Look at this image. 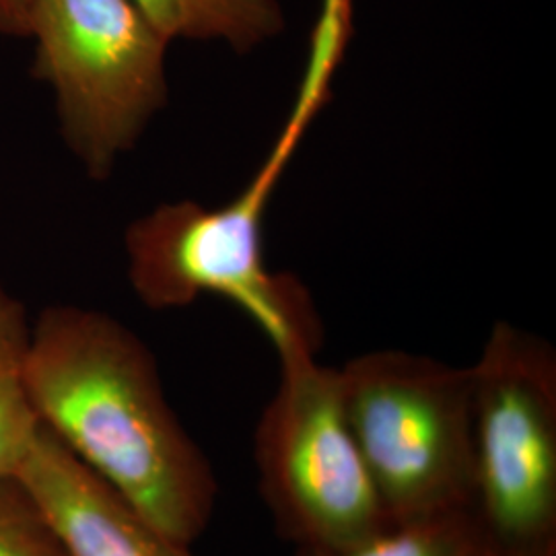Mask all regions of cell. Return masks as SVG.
<instances>
[{
  "mask_svg": "<svg viewBox=\"0 0 556 556\" xmlns=\"http://www.w3.org/2000/svg\"><path fill=\"white\" fill-rule=\"evenodd\" d=\"M27 388L41 425L151 523L190 546L206 532L219 480L130 328L98 309L46 307L31 324Z\"/></svg>",
  "mask_w": 556,
  "mask_h": 556,
  "instance_id": "cell-1",
  "label": "cell"
},
{
  "mask_svg": "<svg viewBox=\"0 0 556 556\" xmlns=\"http://www.w3.org/2000/svg\"><path fill=\"white\" fill-rule=\"evenodd\" d=\"M351 27V0H321L295 105L236 199L217 208L190 200L161 204L128 227V280L149 309L188 307L202 295L227 299L270 340L278 361L318 357V309L298 278L266 266L262 236L277 184L330 96Z\"/></svg>",
  "mask_w": 556,
  "mask_h": 556,
  "instance_id": "cell-2",
  "label": "cell"
},
{
  "mask_svg": "<svg viewBox=\"0 0 556 556\" xmlns=\"http://www.w3.org/2000/svg\"><path fill=\"white\" fill-rule=\"evenodd\" d=\"M338 374L344 415L390 521L475 507L468 367L374 351Z\"/></svg>",
  "mask_w": 556,
  "mask_h": 556,
  "instance_id": "cell-3",
  "label": "cell"
},
{
  "mask_svg": "<svg viewBox=\"0 0 556 556\" xmlns=\"http://www.w3.org/2000/svg\"><path fill=\"white\" fill-rule=\"evenodd\" d=\"M27 38L66 147L89 178H108L167 103L169 40L135 0H36Z\"/></svg>",
  "mask_w": 556,
  "mask_h": 556,
  "instance_id": "cell-4",
  "label": "cell"
},
{
  "mask_svg": "<svg viewBox=\"0 0 556 556\" xmlns=\"http://www.w3.org/2000/svg\"><path fill=\"white\" fill-rule=\"evenodd\" d=\"M470 369L475 509L498 556L556 555V355L497 321Z\"/></svg>",
  "mask_w": 556,
  "mask_h": 556,
  "instance_id": "cell-5",
  "label": "cell"
},
{
  "mask_svg": "<svg viewBox=\"0 0 556 556\" xmlns=\"http://www.w3.org/2000/svg\"><path fill=\"white\" fill-rule=\"evenodd\" d=\"M254 462L277 530L298 548H344L392 523L344 415L340 374L318 357L280 363Z\"/></svg>",
  "mask_w": 556,
  "mask_h": 556,
  "instance_id": "cell-6",
  "label": "cell"
},
{
  "mask_svg": "<svg viewBox=\"0 0 556 556\" xmlns=\"http://www.w3.org/2000/svg\"><path fill=\"white\" fill-rule=\"evenodd\" d=\"M17 477L40 501L71 556H197L73 456L43 425Z\"/></svg>",
  "mask_w": 556,
  "mask_h": 556,
  "instance_id": "cell-7",
  "label": "cell"
},
{
  "mask_svg": "<svg viewBox=\"0 0 556 556\" xmlns=\"http://www.w3.org/2000/svg\"><path fill=\"white\" fill-rule=\"evenodd\" d=\"M169 41H225L250 52L285 29L278 0H135Z\"/></svg>",
  "mask_w": 556,
  "mask_h": 556,
  "instance_id": "cell-8",
  "label": "cell"
},
{
  "mask_svg": "<svg viewBox=\"0 0 556 556\" xmlns=\"http://www.w3.org/2000/svg\"><path fill=\"white\" fill-rule=\"evenodd\" d=\"M29 337L25 305L0 287V477L17 475L41 427L27 388Z\"/></svg>",
  "mask_w": 556,
  "mask_h": 556,
  "instance_id": "cell-9",
  "label": "cell"
},
{
  "mask_svg": "<svg viewBox=\"0 0 556 556\" xmlns=\"http://www.w3.org/2000/svg\"><path fill=\"white\" fill-rule=\"evenodd\" d=\"M298 556H498L475 507L392 521L376 534L332 551L298 548Z\"/></svg>",
  "mask_w": 556,
  "mask_h": 556,
  "instance_id": "cell-10",
  "label": "cell"
},
{
  "mask_svg": "<svg viewBox=\"0 0 556 556\" xmlns=\"http://www.w3.org/2000/svg\"><path fill=\"white\" fill-rule=\"evenodd\" d=\"M0 556H71L40 501L17 475L0 477Z\"/></svg>",
  "mask_w": 556,
  "mask_h": 556,
  "instance_id": "cell-11",
  "label": "cell"
},
{
  "mask_svg": "<svg viewBox=\"0 0 556 556\" xmlns=\"http://www.w3.org/2000/svg\"><path fill=\"white\" fill-rule=\"evenodd\" d=\"M36 0H0V34L27 38Z\"/></svg>",
  "mask_w": 556,
  "mask_h": 556,
  "instance_id": "cell-12",
  "label": "cell"
},
{
  "mask_svg": "<svg viewBox=\"0 0 556 556\" xmlns=\"http://www.w3.org/2000/svg\"><path fill=\"white\" fill-rule=\"evenodd\" d=\"M534 556H556V555H534Z\"/></svg>",
  "mask_w": 556,
  "mask_h": 556,
  "instance_id": "cell-13",
  "label": "cell"
}]
</instances>
